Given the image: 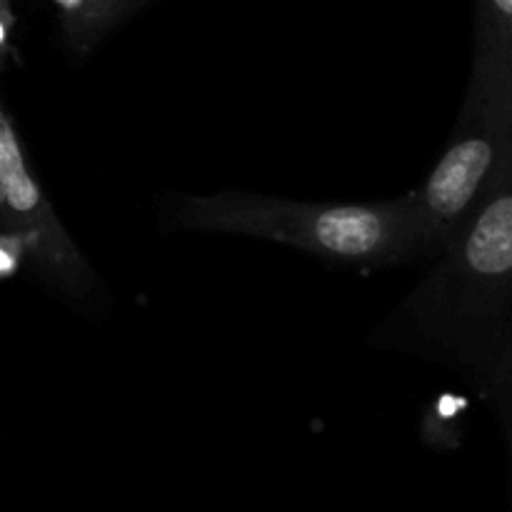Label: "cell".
Here are the masks:
<instances>
[{
  "mask_svg": "<svg viewBox=\"0 0 512 512\" xmlns=\"http://www.w3.org/2000/svg\"><path fill=\"white\" fill-rule=\"evenodd\" d=\"M50 3L58 8L65 38L80 55L90 53L118 23L105 0H50Z\"/></svg>",
  "mask_w": 512,
  "mask_h": 512,
  "instance_id": "obj_5",
  "label": "cell"
},
{
  "mask_svg": "<svg viewBox=\"0 0 512 512\" xmlns=\"http://www.w3.org/2000/svg\"><path fill=\"white\" fill-rule=\"evenodd\" d=\"M478 390L488 400V405H493L495 415H498V423L503 428L512 463V318L503 345L498 350V358L490 365L488 375L478 385Z\"/></svg>",
  "mask_w": 512,
  "mask_h": 512,
  "instance_id": "obj_6",
  "label": "cell"
},
{
  "mask_svg": "<svg viewBox=\"0 0 512 512\" xmlns=\"http://www.w3.org/2000/svg\"><path fill=\"white\" fill-rule=\"evenodd\" d=\"M512 148V40L493 15L475 8V43L463 108L448 148L413 190L430 255L470 213Z\"/></svg>",
  "mask_w": 512,
  "mask_h": 512,
  "instance_id": "obj_3",
  "label": "cell"
},
{
  "mask_svg": "<svg viewBox=\"0 0 512 512\" xmlns=\"http://www.w3.org/2000/svg\"><path fill=\"white\" fill-rule=\"evenodd\" d=\"M143 3H145V0H105V5H108L110 13L115 15V20L125 18V15L133 13V10L140 8Z\"/></svg>",
  "mask_w": 512,
  "mask_h": 512,
  "instance_id": "obj_11",
  "label": "cell"
},
{
  "mask_svg": "<svg viewBox=\"0 0 512 512\" xmlns=\"http://www.w3.org/2000/svg\"><path fill=\"white\" fill-rule=\"evenodd\" d=\"M512 318V148L393 315L395 340L483 383Z\"/></svg>",
  "mask_w": 512,
  "mask_h": 512,
  "instance_id": "obj_1",
  "label": "cell"
},
{
  "mask_svg": "<svg viewBox=\"0 0 512 512\" xmlns=\"http://www.w3.org/2000/svg\"><path fill=\"white\" fill-rule=\"evenodd\" d=\"M180 228L290 245L350 265H400L430 255L413 193L383 203H300L253 193L188 195L173 210Z\"/></svg>",
  "mask_w": 512,
  "mask_h": 512,
  "instance_id": "obj_2",
  "label": "cell"
},
{
  "mask_svg": "<svg viewBox=\"0 0 512 512\" xmlns=\"http://www.w3.org/2000/svg\"><path fill=\"white\" fill-rule=\"evenodd\" d=\"M25 260H30L28 243L20 235L0 230V278H10L18 273Z\"/></svg>",
  "mask_w": 512,
  "mask_h": 512,
  "instance_id": "obj_8",
  "label": "cell"
},
{
  "mask_svg": "<svg viewBox=\"0 0 512 512\" xmlns=\"http://www.w3.org/2000/svg\"><path fill=\"white\" fill-rule=\"evenodd\" d=\"M0 230L28 243L35 273L45 285L70 300H85L98 288L93 268L73 243L58 213L45 198L38 178L25 160L18 133L0 100Z\"/></svg>",
  "mask_w": 512,
  "mask_h": 512,
  "instance_id": "obj_4",
  "label": "cell"
},
{
  "mask_svg": "<svg viewBox=\"0 0 512 512\" xmlns=\"http://www.w3.org/2000/svg\"><path fill=\"white\" fill-rule=\"evenodd\" d=\"M465 408H468V405H465L463 398H453V395L440 398L438 405H435V423H438L435 435H438V438H445L450 445L458 443V423L460 418H463Z\"/></svg>",
  "mask_w": 512,
  "mask_h": 512,
  "instance_id": "obj_7",
  "label": "cell"
},
{
  "mask_svg": "<svg viewBox=\"0 0 512 512\" xmlns=\"http://www.w3.org/2000/svg\"><path fill=\"white\" fill-rule=\"evenodd\" d=\"M13 30H15L13 0H0V68H3L5 60L13 55Z\"/></svg>",
  "mask_w": 512,
  "mask_h": 512,
  "instance_id": "obj_9",
  "label": "cell"
},
{
  "mask_svg": "<svg viewBox=\"0 0 512 512\" xmlns=\"http://www.w3.org/2000/svg\"><path fill=\"white\" fill-rule=\"evenodd\" d=\"M478 5H483L490 15L495 18V23L505 30V35L512 40V0H478Z\"/></svg>",
  "mask_w": 512,
  "mask_h": 512,
  "instance_id": "obj_10",
  "label": "cell"
}]
</instances>
